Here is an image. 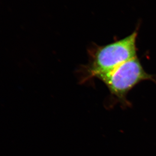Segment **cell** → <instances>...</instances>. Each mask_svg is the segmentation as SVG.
Masks as SVG:
<instances>
[{"mask_svg":"<svg viewBox=\"0 0 156 156\" xmlns=\"http://www.w3.org/2000/svg\"><path fill=\"white\" fill-rule=\"evenodd\" d=\"M137 30L129 36L103 46H95L89 53L88 63L83 66L82 80L98 79L137 57Z\"/></svg>","mask_w":156,"mask_h":156,"instance_id":"cell-1","label":"cell"},{"mask_svg":"<svg viewBox=\"0 0 156 156\" xmlns=\"http://www.w3.org/2000/svg\"><path fill=\"white\" fill-rule=\"evenodd\" d=\"M98 79L105 84L111 94L124 106L130 105L127 98L128 94L140 82L149 80L156 83V79L144 71L137 57Z\"/></svg>","mask_w":156,"mask_h":156,"instance_id":"cell-2","label":"cell"}]
</instances>
